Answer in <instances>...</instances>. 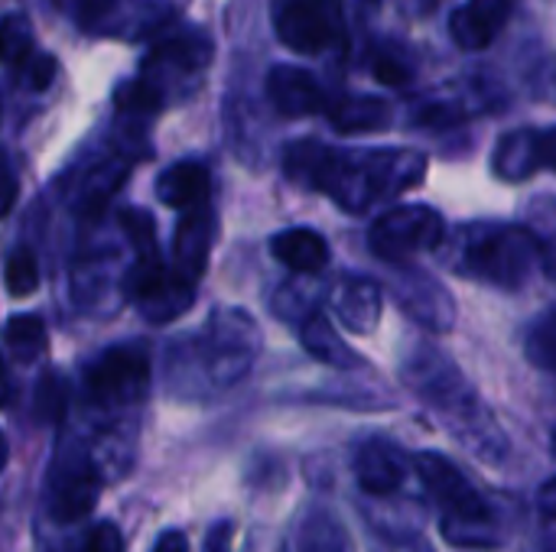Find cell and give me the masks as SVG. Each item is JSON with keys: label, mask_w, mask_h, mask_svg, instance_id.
<instances>
[{"label": "cell", "mask_w": 556, "mask_h": 552, "mask_svg": "<svg viewBox=\"0 0 556 552\" xmlns=\"http://www.w3.org/2000/svg\"><path fill=\"white\" fill-rule=\"evenodd\" d=\"M430 159L407 146L336 150L319 140H296L283 150V172L293 185L329 195L342 211L365 215L427 179Z\"/></svg>", "instance_id": "6da1fadb"}, {"label": "cell", "mask_w": 556, "mask_h": 552, "mask_svg": "<svg viewBox=\"0 0 556 552\" xmlns=\"http://www.w3.org/2000/svg\"><path fill=\"white\" fill-rule=\"evenodd\" d=\"M264 348L257 319L244 309L222 306L192 335L176 338L166 355V384L179 397H208L241 384Z\"/></svg>", "instance_id": "7a4b0ae2"}, {"label": "cell", "mask_w": 556, "mask_h": 552, "mask_svg": "<svg viewBox=\"0 0 556 552\" xmlns=\"http://www.w3.org/2000/svg\"><path fill=\"white\" fill-rule=\"evenodd\" d=\"M401 377L463 449L492 465L508 459V436L502 433L469 377L443 351L430 345H414L401 361Z\"/></svg>", "instance_id": "3957f363"}, {"label": "cell", "mask_w": 556, "mask_h": 552, "mask_svg": "<svg viewBox=\"0 0 556 552\" xmlns=\"http://www.w3.org/2000/svg\"><path fill=\"white\" fill-rule=\"evenodd\" d=\"M437 251L453 273L508 293L525 290L541 270H551L544 241L521 224L472 221L443 238Z\"/></svg>", "instance_id": "277c9868"}, {"label": "cell", "mask_w": 556, "mask_h": 552, "mask_svg": "<svg viewBox=\"0 0 556 552\" xmlns=\"http://www.w3.org/2000/svg\"><path fill=\"white\" fill-rule=\"evenodd\" d=\"M85 384V400L94 410L117 413L143 403L147 387H150V355L143 345L127 342L104 348L85 364L81 374Z\"/></svg>", "instance_id": "5b68a950"}, {"label": "cell", "mask_w": 556, "mask_h": 552, "mask_svg": "<svg viewBox=\"0 0 556 552\" xmlns=\"http://www.w3.org/2000/svg\"><path fill=\"white\" fill-rule=\"evenodd\" d=\"M208 62H212L208 33L195 26H179L156 36L137 78L147 81L163 98V104H169L173 94H186L205 75Z\"/></svg>", "instance_id": "8992f818"}, {"label": "cell", "mask_w": 556, "mask_h": 552, "mask_svg": "<svg viewBox=\"0 0 556 552\" xmlns=\"http://www.w3.org/2000/svg\"><path fill=\"white\" fill-rule=\"evenodd\" d=\"M104 475L91 455V446L78 439H65L55 449L49 482H46V508L55 524H78L98 508Z\"/></svg>", "instance_id": "52a82bcc"}, {"label": "cell", "mask_w": 556, "mask_h": 552, "mask_svg": "<svg viewBox=\"0 0 556 552\" xmlns=\"http://www.w3.org/2000/svg\"><path fill=\"white\" fill-rule=\"evenodd\" d=\"M121 296L130 299L147 322H173L195 303V283L176 277L166 264L160 247L143 251L121 277Z\"/></svg>", "instance_id": "ba28073f"}, {"label": "cell", "mask_w": 556, "mask_h": 552, "mask_svg": "<svg viewBox=\"0 0 556 552\" xmlns=\"http://www.w3.org/2000/svg\"><path fill=\"white\" fill-rule=\"evenodd\" d=\"M446 238V221L430 205H397L375 218L368 231V247L388 267L410 264L424 251H437Z\"/></svg>", "instance_id": "9c48e42d"}, {"label": "cell", "mask_w": 556, "mask_h": 552, "mask_svg": "<svg viewBox=\"0 0 556 552\" xmlns=\"http://www.w3.org/2000/svg\"><path fill=\"white\" fill-rule=\"evenodd\" d=\"M274 29L287 49L303 55L336 49L349 36L345 0H274Z\"/></svg>", "instance_id": "30bf717a"}, {"label": "cell", "mask_w": 556, "mask_h": 552, "mask_svg": "<svg viewBox=\"0 0 556 552\" xmlns=\"http://www.w3.org/2000/svg\"><path fill=\"white\" fill-rule=\"evenodd\" d=\"M75 23L81 33L111 39H150L169 23L166 0H75Z\"/></svg>", "instance_id": "8fae6325"}, {"label": "cell", "mask_w": 556, "mask_h": 552, "mask_svg": "<svg viewBox=\"0 0 556 552\" xmlns=\"http://www.w3.org/2000/svg\"><path fill=\"white\" fill-rule=\"evenodd\" d=\"M391 293H394V303L417 325H424L430 332H450L456 325V299L433 273H427L414 264H401V267H394Z\"/></svg>", "instance_id": "7c38bea8"}, {"label": "cell", "mask_w": 556, "mask_h": 552, "mask_svg": "<svg viewBox=\"0 0 556 552\" xmlns=\"http://www.w3.org/2000/svg\"><path fill=\"white\" fill-rule=\"evenodd\" d=\"M554 166V130L521 127L505 133L492 153V172L505 182H525Z\"/></svg>", "instance_id": "4fadbf2b"}, {"label": "cell", "mask_w": 556, "mask_h": 552, "mask_svg": "<svg viewBox=\"0 0 556 552\" xmlns=\"http://www.w3.org/2000/svg\"><path fill=\"white\" fill-rule=\"evenodd\" d=\"M440 530L453 547L463 550H498L505 543L502 521L492 511V504L482 498V491H476L456 508L440 511Z\"/></svg>", "instance_id": "5bb4252c"}, {"label": "cell", "mask_w": 556, "mask_h": 552, "mask_svg": "<svg viewBox=\"0 0 556 552\" xmlns=\"http://www.w3.org/2000/svg\"><path fill=\"white\" fill-rule=\"evenodd\" d=\"M215 211L212 205H195V208H186L176 231H173V273L189 280V283H199V277L205 273L208 267V254H212V244H215Z\"/></svg>", "instance_id": "9a60e30c"}, {"label": "cell", "mask_w": 556, "mask_h": 552, "mask_svg": "<svg viewBox=\"0 0 556 552\" xmlns=\"http://www.w3.org/2000/svg\"><path fill=\"white\" fill-rule=\"evenodd\" d=\"M329 309L336 312V319L355 332V335H371L381 322V309H384V290L378 280L371 277H358V273H345L336 280V286L329 290Z\"/></svg>", "instance_id": "2e32d148"}, {"label": "cell", "mask_w": 556, "mask_h": 552, "mask_svg": "<svg viewBox=\"0 0 556 552\" xmlns=\"http://www.w3.org/2000/svg\"><path fill=\"white\" fill-rule=\"evenodd\" d=\"M355 482L368 498H391L407 485L410 459L388 439H368L355 452Z\"/></svg>", "instance_id": "e0dca14e"}, {"label": "cell", "mask_w": 556, "mask_h": 552, "mask_svg": "<svg viewBox=\"0 0 556 552\" xmlns=\"http://www.w3.org/2000/svg\"><path fill=\"white\" fill-rule=\"evenodd\" d=\"M264 88L274 111L283 117H313V114H326L329 107V94L319 85V78L296 65H274L267 72Z\"/></svg>", "instance_id": "ac0fdd59"}, {"label": "cell", "mask_w": 556, "mask_h": 552, "mask_svg": "<svg viewBox=\"0 0 556 552\" xmlns=\"http://www.w3.org/2000/svg\"><path fill=\"white\" fill-rule=\"evenodd\" d=\"M518 0H466L453 20H450V36L466 49L479 52L495 42V36L508 26Z\"/></svg>", "instance_id": "d6986e66"}, {"label": "cell", "mask_w": 556, "mask_h": 552, "mask_svg": "<svg viewBox=\"0 0 556 552\" xmlns=\"http://www.w3.org/2000/svg\"><path fill=\"white\" fill-rule=\"evenodd\" d=\"M127 172H130V159H124V156H111V159H101V163L88 166L81 172V179L75 182V189H72L75 215L94 221L104 211V205L111 202V195L121 189Z\"/></svg>", "instance_id": "ffe728a7"}, {"label": "cell", "mask_w": 556, "mask_h": 552, "mask_svg": "<svg viewBox=\"0 0 556 552\" xmlns=\"http://www.w3.org/2000/svg\"><path fill=\"white\" fill-rule=\"evenodd\" d=\"M270 254L283 267H290V270H296L303 277L323 273L326 264H329V257H332L329 241L319 231H313V228H287V231H277L270 238Z\"/></svg>", "instance_id": "44dd1931"}, {"label": "cell", "mask_w": 556, "mask_h": 552, "mask_svg": "<svg viewBox=\"0 0 556 552\" xmlns=\"http://www.w3.org/2000/svg\"><path fill=\"white\" fill-rule=\"evenodd\" d=\"M208 192H212V176H208V166L199 163V159L173 163L156 179V198L163 205H169V208H182L186 211V208L205 205Z\"/></svg>", "instance_id": "7402d4cb"}, {"label": "cell", "mask_w": 556, "mask_h": 552, "mask_svg": "<svg viewBox=\"0 0 556 552\" xmlns=\"http://www.w3.org/2000/svg\"><path fill=\"white\" fill-rule=\"evenodd\" d=\"M352 540L336 511L313 504L293 524V552H349Z\"/></svg>", "instance_id": "603a6c76"}, {"label": "cell", "mask_w": 556, "mask_h": 552, "mask_svg": "<svg viewBox=\"0 0 556 552\" xmlns=\"http://www.w3.org/2000/svg\"><path fill=\"white\" fill-rule=\"evenodd\" d=\"M326 114L332 130L339 133H375V130H388L394 120L391 104L375 94H345L339 101H329Z\"/></svg>", "instance_id": "cb8c5ba5"}, {"label": "cell", "mask_w": 556, "mask_h": 552, "mask_svg": "<svg viewBox=\"0 0 556 552\" xmlns=\"http://www.w3.org/2000/svg\"><path fill=\"white\" fill-rule=\"evenodd\" d=\"M300 342H303L306 355H313L326 368H339V371H358V368H365V358L355 355L339 338V332L332 329V322L323 312H313L309 319L300 322Z\"/></svg>", "instance_id": "d4e9b609"}, {"label": "cell", "mask_w": 556, "mask_h": 552, "mask_svg": "<svg viewBox=\"0 0 556 552\" xmlns=\"http://www.w3.org/2000/svg\"><path fill=\"white\" fill-rule=\"evenodd\" d=\"M0 338L16 364H36L46 351V322L36 312L10 316L0 329Z\"/></svg>", "instance_id": "484cf974"}, {"label": "cell", "mask_w": 556, "mask_h": 552, "mask_svg": "<svg viewBox=\"0 0 556 552\" xmlns=\"http://www.w3.org/2000/svg\"><path fill=\"white\" fill-rule=\"evenodd\" d=\"M163 107H166L163 98L147 81H140V78H127L114 91V111L134 130H143Z\"/></svg>", "instance_id": "4316f807"}, {"label": "cell", "mask_w": 556, "mask_h": 552, "mask_svg": "<svg viewBox=\"0 0 556 552\" xmlns=\"http://www.w3.org/2000/svg\"><path fill=\"white\" fill-rule=\"evenodd\" d=\"M33 52H36L33 23L23 13H7L0 20V62L16 72Z\"/></svg>", "instance_id": "83f0119b"}, {"label": "cell", "mask_w": 556, "mask_h": 552, "mask_svg": "<svg viewBox=\"0 0 556 552\" xmlns=\"http://www.w3.org/2000/svg\"><path fill=\"white\" fill-rule=\"evenodd\" d=\"M414 59L407 55V49L404 46H397V42H381V46H375V52H371V75L381 81V85H388V88H401V85H410L414 81Z\"/></svg>", "instance_id": "f1b7e54d"}, {"label": "cell", "mask_w": 556, "mask_h": 552, "mask_svg": "<svg viewBox=\"0 0 556 552\" xmlns=\"http://www.w3.org/2000/svg\"><path fill=\"white\" fill-rule=\"evenodd\" d=\"M3 283H7V293L16 296V299L36 293V286H39V264H36V254L29 247L10 251L7 270H3Z\"/></svg>", "instance_id": "f546056e"}, {"label": "cell", "mask_w": 556, "mask_h": 552, "mask_svg": "<svg viewBox=\"0 0 556 552\" xmlns=\"http://www.w3.org/2000/svg\"><path fill=\"white\" fill-rule=\"evenodd\" d=\"M274 309L280 319H309L316 312V290L313 283L306 280H296V283H283L274 296Z\"/></svg>", "instance_id": "4dcf8cb0"}, {"label": "cell", "mask_w": 556, "mask_h": 552, "mask_svg": "<svg viewBox=\"0 0 556 552\" xmlns=\"http://www.w3.org/2000/svg\"><path fill=\"white\" fill-rule=\"evenodd\" d=\"M528 358L541 368V371H554L556 364V325L554 312L547 309L528 332Z\"/></svg>", "instance_id": "1f68e13d"}, {"label": "cell", "mask_w": 556, "mask_h": 552, "mask_svg": "<svg viewBox=\"0 0 556 552\" xmlns=\"http://www.w3.org/2000/svg\"><path fill=\"white\" fill-rule=\"evenodd\" d=\"M55 59L49 55V52H33L20 68H16V78H20V85L26 88V91H46L49 85H52V78H55Z\"/></svg>", "instance_id": "d6a6232c"}, {"label": "cell", "mask_w": 556, "mask_h": 552, "mask_svg": "<svg viewBox=\"0 0 556 552\" xmlns=\"http://www.w3.org/2000/svg\"><path fill=\"white\" fill-rule=\"evenodd\" d=\"M16 198H20V176H16V166H13L10 153L0 146V218L10 215Z\"/></svg>", "instance_id": "836d02e7"}, {"label": "cell", "mask_w": 556, "mask_h": 552, "mask_svg": "<svg viewBox=\"0 0 556 552\" xmlns=\"http://www.w3.org/2000/svg\"><path fill=\"white\" fill-rule=\"evenodd\" d=\"M78 552H124V537H121V530L111 521H104V524L91 527V534L85 537V543H81Z\"/></svg>", "instance_id": "e575fe53"}, {"label": "cell", "mask_w": 556, "mask_h": 552, "mask_svg": "<svg viewBox=\"0 0 556 552\" xmlns=\"http://www.w3.org/2000/svg\"><path fill=\"white\" fill-rule=\"evenodd\" d=\"M62 407H65V387L55 377H46L39 387V397H36V413L52 423L62 416Z\"/></svg>", "instance_id": "d590c367"}, {"label": "cell", "mask_w": 556, "mask_h": 552, "mask_svg": "<svg viewBox=\"0 0 556 552\" xmlns=\"http://www.w3.org/2000/svg\"><path fill=\"white\" fill-rule=\"evenodd\" d=\"M241 552H290L287 540L270 530V527H254L248 537H244V550Z\"/></svg>", "instance_id": "8d00e7d4"}, {"label": "cell", "mask_w": 556, "mask_h": 552, "mask_svg": "<svg viewBox=\"0 0 556 552\" xmlns=\"http://www.w3.org/2000/svg\"><path fill=\"white\" fill-rule=\"evenodd\" d=\"M391 10H397L401 16H427L437 10L440 0H384Z\"/></svg>", "instance_id": "74e56055"}, {"label": "cell", "mask_w": 556, "mask_h": 552, "mask_svg": "<svg viewBox=\"0 0 556 552\" xmlns=\"http://www.w3.org/2000/svg\"><path fill=\"white\" fill-rule=\"evenodd\" d=\"M205 552H231V524L222 521L208 530L205 537Z\"/></svg>", "instance_id": "f35d334b"}, {"label": "cell", "mask_w": 556, "mask_h": 552, "mask_svg": "<svg viewBox=\"0 0 556 552\" xmlns=\"http://www.w3.org/2000/svg\"><path fill=\"white\" fill-rule=\"evenodd\" d=\"M153 552H189V543H186V537L179 530H166L153 543Z\"/></svg>", "instance_id": "ab89813d"}, {"label": "cell", "mask_w": 556, "mask_h": 552, "mask_svg": "<svg viewBox=\"0 0 556 552\" xmlns=\"http://www.w3.org/2000/svg\"><path fill=\"white\" fill-rule=\"evenodd\" d=\"M13 381H10V371H7V361L0 358V407H10L13 403Z\"/></svg>", "instance_id": "60d3db41"}, {"label": "cell", "mask_w": 556, "mask_h": 552, "mask_svg": "<svg viewBox=\"0 0 556 552\" xmlns=\"http://www.w3.org/2000/svg\"><path fill=\"white\" fill-rule=\"evenodd\" d=\"M7 459H10V449H7V439H3V433H0V472L7 468Z\"/></svg>", "instance_id": "b9f144b4"}]
</instances>
